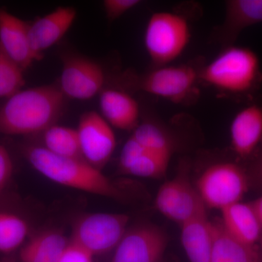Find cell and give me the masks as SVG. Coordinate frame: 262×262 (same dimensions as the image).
Returning <instances> with one entry per match:
<instances>
[{
    "label": "cell",
    "mask_w": 262,
    "mask_h": 262,
    "mask_svg": "<svg viewBox=\"0 0 262 262\" xmlns=\"http://www.w3.org/2000/svg\"><path fill=\"white\" fill-rule=\"evenodd\" d=\"M64 98L58 86L20 90L0 108V133L24 136L44 132L59 118Z\"/></svg>",
    "instance_id": "1"
},
{
    "label": "cell",
    "mask_w": 262,
    "mask_h": 262,
    "mask_svg": "<svg viewBox=\"0 0 262 262\" xmlns=\"http://www.w3.org/2000/svg\"><path fill=\"white\" fill-rule=\"evenodd\" d=\"M199 77L224 94L251 100L262 85L261 61L251 48L232 45L201 69Z\"/></svg>",
    "instance_id": "2"
},
{
    "label": "cell",
    "mask_w": 262,
    "mask_h": 262,
    "mask_svg": "<svg viewBox=\"0 0 262 262\" xmlns=\"http://www.w3.org/2000/svg\"><path fill=\"white\" fill-rule=\"evenodd\" d=\"M23 151L33 168L52 182L111 199H125L116 184L84 160L58 156L43 146H27Z\"/></svg>",
    "instance_id": "3"
},
{
    "label": "cell",
    "mask_w": 262,
    "mask_h": 262,
    "mask_svg": "<svg viewBox=\"0 0 262 262\" xmlns=\"http://www.w3.org/2000/svg\"><path fill=\"white\" fill-rule=\"evenodd\" d=\"M190 39V27L184 15L173 12H157L146 24L144 46L153 64L163 67L179 58Z\"/></svg>",
    "instance_id": "4"
},
{
    "label": "cell",
    "mask_w": 262,
    "mask_h": 262,
    "mask_svg": "<svg viewBox=\"0 0 262 262\" xmlns=\"http://www.w3.org/2000/svg\"><path fill=\"white\" fill-rule=\"evenodd\" d=\"M249 188L247 170L233 162L223 161L203 170L196 189L205 206L222 211L241 202Z\"/></svg>",
    "instance_id": "5"
},
{
    "label": "cell",
    "mask_w": 262,
    "mask_h": 262,
    "mask_svg": "<svg viewBox=\"0 0 262 262\" xmlns=\"http://www.w3.org/2000/svg\"><path fill=\"white\" fill-rule=\"evenodd\" d=\"M200 70L190 64L163 66L136 77L134 84L146 94L182 104L196 96Z\"/></svg>",
    "instance_id": "6"
},
{
    "label": "cell",
    "mask_w": 262,
    "mask_h": 262,
    "mask_svg": "<svg viewBox=\"0 0 262 262\" xmlns=\"http://www.w3.org/2000/svg\"><path fill=\"white\" fill-rule=\"evenodd\" d=\"M129 217L122 213H97L86 215L76 222L71 241L91 254L115 249L127 232Z\"/></svg>",
    "instance_id": "7"
},
{
    "label": "cell",
    "mask_w": 262,
    "mask_h": 262,
    "mask_svg": "<svg viewBox=\"0 0 262 262\" xmlns=\"http://www.w3.org/2000/svg\"><path fill=\"white\" fill-rule=\"evenodd\" d=\"M155 205L162 214L180 225L206 212L203 200L189 181L186 166L173 179L161 186Z\"/></svg>",
    "instance_id": "8"
},
{
    "label": "cell",
    "mask_w": 262,
    "mask_h": 262,
    "mask_svg": "<svg viewBox=\"0 0 262 262\" xmlns=\"http://www.w3.org/2000/svg\"><path fill=\"white\" fill-rule=\"evenodd\" d=\"M60 90L65 97L89 100L103 90L105 74L96 61L77 55H67L62 59Z\"/></svg>",
    "instance_id": "9"
},
{
    "label": "cell",
    "mask_w": 262,
    "mask_h": 262,
    "mask_svg": "<svg viewBox=\"0 0 262 262\" xmlns=\"http://www.w3.org/2000/svg\"><path fill=\"white\" fill-rule=\"evenodd\" d=\"M84 161L101 170L116 147V137L113 127L96 112L83 114L77 129Z\"/></svg>",
    "instance_id": "10"
},
{
    "label": "cell",
    "mask_w": 262,
    "mask_h": 262,
    "mask_svg": "<svg viewBox=\"0 0 262 262\" xmlns=\"http://www.w3.org/2000/svg\"><path fill=\"white\" fill-rule=\"evenodd\" d=\"M166 245L167 236L159 227L137 226L125 232L111 262H159Z\"/></svg>",
    "instance_id": "11"
},
{
    "label": "cell",
    "mask_w": 262,
    "mask_h": 262,
    "mask_svg": "<svg viewBox=\"0 0 262 262\" xmlns=\"http://www.w3.org/2000/svg\"><path fill=\"white\" fill-rule=\"evenodd\" d=\"M232 151L239 160L254 156L262 143V106L248 103L239 110L230 125Z\"/></svg>",
    "instance_id": "12"
},
{
    "label": "cell",
    "mask_w": 262,
    "mask_h": 262,
    "mask_svg": "<svg viewBox=\"0 0 262 262\" xmlns=\"http://www.w3.org/2000/svg\"><path fill=\"white\" fill-rule=\"evenodd\" d=\"M76 15L75 8L61 7L29 24V42L35 61L42 59L45 52L61 40L75 21Z\"/></svg>",
    "instance_id": "13"
},
{
    "label": "cell",
    "mask_w": 262,
    "mask_h": 262,
    "mask_svg": "<svg viewBox=\"0 0 262 262\" xmlns=\"http://www.w3.org/2000/svg\"><path fill=\"white\" fill-rule=\"evenodd\" d=\"M29 26L0 7V48L24 70L36 61L29 42Z\"/></svg>",
    "instance_id": "14"
},
{
    "label": "cell",
    "mask_w": 262,
    "mask_h": 262,
    "mask_svg": "<svg viewBox=\"0 0 262 262\" xmlns=\"http://www.w3.org/2000/svg\"><path fill=\"white\" fill-rule=\"evenodd\" d=\"M261 23L262 0H228L216 37L224 48L232 46L245 29Z\"/></svg>",
    "instance_id": "15"
},
{
    "label": "cell",
    "mask_w": 262,
    "mask_h": 262,
    "mask_svg": "<svg viewBox=\"0 0 262 262\" xmlns=\"http://www.w3.org/2000/svg\"><path fill=\"white\" fill-rule=\"evenodd\" d=\"M99 105L102 117L111 126L133 131L140 122L139 103L122 90L103 89L99 94Z\"/></svg>",
    "instance_id": "16"
},
{
    "label": "cell",
    "mask_w": 262,
    "mask_h": 262,
    "mask_svg": "<svg viewBox=\"0 0 262 262\" xmlns=\"http://www.w3.org/2000/svg\"><path fill=\"white\" fill-rule=\"evenodd\" d=\"M222 225L230 235L249 246H256L262 237L261 224L251 203H234L222 209Z\"/></svg>",
    "instance_id": "17"
},
{
    "label": "cell",
    "mask_w": 262,
    "mask_h": 262,
    "mask_svg": "<svg viewBox=\"0 0 262 262\" xmlns=\"http://www.w3.org/2000/svg\"><path fill=\"white\" fill-rule=\"evenodd\" d=\"M212 252L211 262H262L257 246L237 241L226 231L221 220L211 222Z\"/></svg>",
    "instance_id": "18"
},
{
    "label": "cell",
    "mask_w": 262,
    "mask_h": 262,
    "mask_svg": "<svg viewBox=\"0 0 262 262\" xmlns=\"http://www.w3.org/2000/svg\"><path fill=\"white\" fill-rule=\"evenodd\" d=\"M181 239L183 247L190 262H211L212 239L211 222L206 212L184 222Z\"/></svg>",
    "instance_id": "19"
},
{
    "label": "cell",
    "mask_w": 262,
    "mask_h": 262,
    "mask_svg": "<svg viewBox=\"0 0 262 262\" xmlns=\"http://www.w3.org/2000/svg\"><path fill=\"white\" fill-rule=\"evenodd\" d=\"M68 241L58 232H46L33 237L20 251L21 262H58Z\"/></svg>",
    "instance_id": "20"
},
{
    "label": "cell",
    "mask_w": 262,
    "mask_h": 262,
    "mask_svg": "<svg viewBox=\"0 0 262 262\" xmlns=\"http://www.w3.org/2000/svg\"><path fill=\"white\" fill-rule=\"evenodd\" d=\"M131 137L146 151L170 160L174 151V141L168 130L154 120L139 122Z\"/></svg>",
    "instance_id": "21"
},
{
    "label": "cell",
    "mask_w": 262,
    "mask_h": 262,
    "mask_svg": "<svg viewBox=\"0 0 262 262\" xmlns=\"http://www.w3.org/2000/svg\"><path fill=\"white\" fill-rule=\"evenodd\" d=\"M45 149L63 158L83 160L77 129L53 125L43 132Z\"/></svg>",
    "instance_id": "22"
},
{
    "label": "cell",
    "mask_w": 262,
    "mask_h": 262,
    "mask_svg": "<svg viewBox=\"0 0 262 262\" xmlns=\"http://www.w3.org/2000/svg\"><path fill=\"white\" fill-rule=\"evenodd\" d=\"M136 143L137 148L135 155L128 163L120 169V172L143 178L160 179L163 177L166 173L170 160L146 151L137 141Z\"/></svg>",
    "instance_id": "23"
},
{
    "label": "cell",
    "mask_w": 262,
    "mask_h": 262,
    "mask_svg": "<svg viewBox=\"0 0 262 262\" xmlns=\"http://www.w3.org/2000/svg\"><path fill=\"white\" fill-rule=\"evenodd\" d=\"M28 232V224L23 218L10 212H0V252H13L24 244Z\"/></svg>",
    "instance_id": "24"
},
{
    "label": "cell",
    "mask_w": 262,
    "mask_h": 262,
    "mask_svg": "<svg viewBox=\"0 0 262 262\" xmlns=\"http://www.w3.org/2000/svg\"><path fill=\"white\" fill-rule=\"evenodd\" d=\"M24 70L0 48V99H8L22 90Z\"/></svg>",
    "instance_id": "25"
},
{
    "label": "cell",
    "mask_w": 262,
    "mask_h": 262,
    "mask_svg": "<svg viewBox=\"0 0 262 262\" xmlns=\"http://www.w3.org/2000/svg\"><path fill=\"white\" fill-rule=\"evenodd\" d=\"M139 0H105L103 3V9L106 18L110 21L119 18L141 4Z\"/></svg>",
    "instance_id": "26"
},
{
    "label": "cell",
    "mask_w": 262,
    "mask_h": 262,
    "mask_svg": "<svg viewBox=\"0 0 262 262\" xmlns=\"http://www.w3.org/2000/svg\"><path fill=\"white\" fill-rule=\"evenodd\" d=\"M93 258L89 251L70 241L58 262H94Z\"/></svg>",
    "instance_id": "27"
},
{
    "label": "cell",
    "mask_w": 262,
    "mask_h": 262,
    "mask_svg": "<svg viewBox=\"0 0 262 262\" xmlns=\"http://www.w3.org/2000/svg\"><path fill=\"white\" fill-rule=\"evenodd\" d=\"M13 172L11 156L5 146L0 145V193L9 184Z\"/></svg>",
    "instance_id": "28"
},
{
    "label": "cell",
    "mask_w": 262,
    "mask_h": 262,
    "mask_svg": "<svg viewBox=\"0 0 262 262\" xmlns=\"http://www.w3.org/2000/svg\"><path fill=\"white\" fill-rule=\"evenodd\" d=\"M247 172L250 187L262 192V145L253 156Z\"/></svg>",
    "instance_id": "29"
},
{
    "label": "cell",
    "mask_w": 262,
    "mask_h": 262,
    "mask_svg": "<svg viewBox=\"0 0 262 262\" xmlns=\"http://www.w3.org/2000/svg\"><path fill=\"white\" fill-rule=\"evenodd\" d=\"M251 204L253 207V210H254L255 213L257 215L262 229V196L251 202Z\"/></svg>",
    "instance_id": "30"
},
{
    "label": "cell",
    "mask_w": 262,
    "mask_h": 262,
    "mask_svg": "<svg viewBox=\"0 0 262 262\" xmlns=\"http://www.w3.org/2000/svg\"><path fill=\"white\" fill-rule=\"evenodd\" d=\"M1 262H14V261L11 258H7V259H5L4 261Z\"/></svg>",
    "instance_id": "31"
},
{
    "label": "cell",
    "mask_w": 262,
    "mask_h": 262,
    "mask_svg": "<svg viewBox=\"0 0 262 262\" xmlns=\"http://www.w3.org/2000/svg\"><path fill=\"white\" fill-rule=\"evenodd\" d=\"M261 248H262V239L261 241Z\"/></svg>",
    "instance_id": "32"
}]
</instances>
